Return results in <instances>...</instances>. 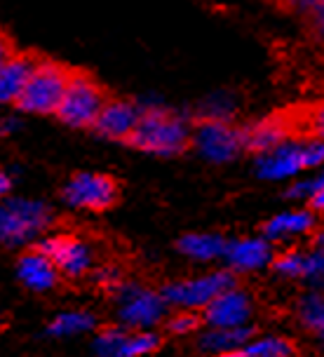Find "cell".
I'll list each match as a JSON object with an SVG mask.
<instances>
[{"mask_svg": "<svg viewBox=\"0 0 324 357\" xmlns=\"http://www.w3.org/2000/svg\"><path fill=\"white\" fill-rule=\"evenodd\" d=\"M294 343L284 336H261L242 348V357H294Z\"/></svg>", "mask_w": 324, "mask_h": 357, "instance_id": "23", "label": "cell"}, {"mask_svg": "<svg viewBox=\"0 0 324 357\" xmlns=\"http://www.w3.org/2000/svg\"><path fill=\"white\" fill-rule=\"evenodd\" d=\"M190 146L207 162L226 165L245 151L242 130L233 127L231 123H224V120H198V125L193 127Z\"/></svg>", "mask_w": 324, "mask_h": 357, "instance_id": "9", "label": "cell"}, {"mask_svg": "<svg viewBox=\"0 0 324 357\" xmlns=\"http://www.w3.org/2000/svg\"><path fill=\"white\" fill-rule=\"evenodd\" d=\"M317 339H320V341H322V346H324V331H322V334H317Z\"/></svg>", "mask_w": 324, "mask_h": 357, "instance_id": "34", "label": "cell"}, {"mask_svg": "<svg viewBox=\"0 0 324 357\" xmlns=\"http://www.w3.org/2000/svg\"><path fill=\"white\" fill-rule=\"evenodd\" d=\"M287 3H289L294 10H298V12H310V10H313V5L317 3V0H287Z\"/></svg>", "mask_w": 324, "mask_h": 357, "instance_id": "32", "label": "cell"}, {"mask_svg": "<svg viewBox=\"0 0 324 357\" xmlns=\"http://www.w3.org/2000/svg\"><path fill=\"white\" fill-rule=\"evenodd\" d=\"M36 247L40 252H45L47 257H52V261L59 268L61 275L78 280L85 273H90V268L94 264V252L85 240L78 235H45L36 242Z\"/></svg>", "mask_w": 324, "mask_h": 357, "instance_id": "11", "label": "cell"}, {"mask_svg": "<svg viewBox=\"0 0 324 357\" xmlns=\"http://www.w3.org/2000/svg\"><path fill=\"white\" fill-rule=\"evenodd\" d=\"M113 301H116L118 320L127 329L146 331L160 322H167L169 303L162 289L155 291L144 284L123 282L118 289H113Z\"/></svg>", "mask_w": 324, "mask_h": 357, "instance_id": "4", "label": "cell"}, {"mask_svg": "<svg viewBox=\"0 0 324 357\" xmlns=\"http://www.w3.org/2000/svg\"><path fill=\"white\" fill-rule=\"evenodd\" d=\"M19 127H22V125H19L17 118H5L3 120V134H15Z\"/></svg>", "mask_w": 324, "mask_h": 357, "instance_id": "33", "label": "cell"}, {"mask_svg": "<svg viewBox=\"0 0 324 357\" xmlns=\"http://www.w3.org/2000/svg\"><path fill=\"white\" fill-rule=\"evenodd\" d=\"M296 315H298V322L308 331L322 334L324 331V291L310 289L308 294H303L298 298Z\"/></svg>", "mask_w": 324, "mask_h": 357, "instance_id": "22", "label": "cell"}, {"mask_svg": "<svg viewBox=\"0 0 324 357\" xmlns=\"http://www.w3.org/2000/svg\"><path fill=\"white\" fill-rule=\"evenodd\" d=\"M254 169L265 181H287L306 169H324V139L291 137L277 149L256 155Z\"/></svg>", "mask_w": 324, "mask_h": 357, "instance_id": "2", "label": "cell"}, {"mask_svg": "<svg viewBox=\"0 0 324 357\" xmlns=\"http://www.w3.org/2000/svg\"><path fill=\"white\" fill-rule=\"evenodd\" d=\"M106 101L108 99L104 89L92 75L73 71L63 101L59 111H56V118L66 127H73V130H87V127H94V123H97Z\"/></svg>", "mask_w": 324, "mask_h": 357, "instance_id": "6", "label": "cell"}, {"mask_svg": "<svg viewBox=\"0 0 324 357\" xmlns=\"http://www.w3.org/2000/svg\"><path fill=\"white\" fill-rule=\"evenodd\" d=\"M301 123L306 127L308 137L324 139V101H317L315 106H310Z\"/></svg>", "mask_w": 324, "mask_h": 357, "instance_id": "27", "label": "cell"}, {"mask_svg": "<svg viewBox=\"0 0 324 357\" xmlns=\"http://www.w3.org/2000/svg\"><path fill=\"white\" fill-rule=\"evenodd\" d=\"M160 336L151 329L137 331L123 324L104 327L94 334L92 350L94 357H146L160 348Z\"/></svg>", "mask_w": 324, "mask_h": 357, "instance_id": "10", "label": "cell"}, {"mask_svg": "<svg viewBox=\"0 0 324 357\" xmlns=\"http://www.w3.org/2000/svg\"><path fill=\"white\" fill-rule=\"evenodd\" d=\"M308 207L315 214H324V169H320L313 176V193H310Z\"/></svg>", "mask_w": 324, "mask_h": 357, "instance_id": "28", "label": "cell"}, {"mask_svg": "<svg viewBox=\"0 0 324 357\" xmlns=\"http://www.w3.org/2000/svg\"><path fill=\"white\" fill-rule=\"evenodd\" d=\"M235 108V99L228 92H216L212 97H207L200 106V120H224V123H231Z\"/></svg>", "mask_w": 324, "mask_h": 357, "instance_id": "24", "label": "cell"}, {"mask_svg": "<svg viewBox=\"0 0 324 357\" xmlns=\"http://www.w3.org/2000/svg\"><path fill=\"white\" fill-rule=\"evenodd\" d=\"M287 139H291V123L284 116H270L242 127L245 151L254 153V155H263Z\"/></svg>", "mask_w": 324, "mask_h": 357, "instance_id": "16", "label": "cell"}, {"mask_svg": "<svg viewBox=\"0 0 324 357\" xmlns=\"http://www.w3.org/2000/svg\"><path fill=\"white\" fill-rule=\"evenodd\" d=\"M167 331L169 334H176V336H186V334H193V331L200 329L202 324V317L195 315V310H176L174 315L167 317Z\"/></svg>", "mask_w": 324, "mask_h": 357, "instance_id": "26", "label": "cell"}, {"mask_svg": "<svg viewBox=\"0 0 324 357\" xmlns=\"http://www.w3.org/2000/svg\"><path fill=\"white\" fill-rule=\"evenodd\" d=\"M272 247L270 240L261 238H235L228 240V250L224 261L228 271L233 273H254L265 266H272Z\"/></svg>", "mask_w": 324, "mask_h": 357, "instance_id": "15", "label": "cell"}, {"mask_svg": "<svg viewBox=\"0 0 324 357\" xmlns=\"http://www.w3.org/2000/svg\"><path fill=\"white\" fill-rule=\"evenodd\" d=\"M310 193H313V176L310 178H298L294 181L287 190V197L289 200H303L308 202L310 200Z\"/></svg>", "mask_w": 324, "mask_h": 357, "instance_id": "29", "label": "cell"}, {"mask_svg": "<svg viewBox=\"0 0 324 357\" xmlns=\"http://www.w3.org/2000/svg\"><path fill=\"white\" fill-rule=\"evenodd\" d=\"M193 142V127L162 104H141V120L127 144L148 155H181Z\"/></svg>", "mask_w": 324, "mask_h": 357, "instance_id": "1", "label": "cell"}, {"mask_svg": "<svg viewBox=\"0 0 324 357\" xmlns=\"http://www.w3.org/2000/svg\"><path fill=\"white\" fill-rule=\"evenodd\" d=\"M49 223H52V209L43 200L8 197L0 207V240L10 250L31 245L33 240H40Z\"/></svg>", "mask_w": 324, "mask_h": 357, "instance_id": "3", "label": "cell"}, {"mask_svg": "<svg viewBox=\"0 0 324 357\" xmlns=\"http://www.w3.org/2000/svg\"><path fill=\"white\" fill-rule=\"evenodd\" d=\"M272 271L287 280H303L306 273V252L287 250L272 259Z\"/></svg>", "mask_w": 324, "mask_h": 357, "instance_id": "25", "label": "cell"}, {"mask_svg": "<svg viewBox=\"0 0 324 357\" xmlns=\"http://www.w3.org/2000/svg\"><path fill=\"white\" fill-rule=\"evenodd\" d=\"M310 17V26H313V33L317 36V40L324 45V0H317L313 5V10L308 12Z\"/></svg>", "mask_w": 324, "mask_h": 357, "instance_id": "30", "label": "cell"}, {"mask_svg": "<svg viewBox=\"0 0 324 357\" xmlns=\"http://www.w3.org/2000/svg\"><path fill=\"white\" fill-rule=\"evenodd\" d=\"M141 120V104L130 99H108L92 130L111 142H130Z\"/></svg>", "mask_w": 324, "mask_h": 357, "instance_id": "13", "label": "cell"}, {"mask_svg": "<svg viewBox=\"0 0 324 357\" xmlns=\"http://www.w3.org/2000/svg\"><path fill=\"white\" fill-rule=\"evenodd\" d=\"M71 73L73 71L56 61H38L26 89L15 106L31 116H56L68 82H71Z\"/></svg>", "mask_w": 324, "mask_h": 357, "instance_id": "5", "label": "cell"}, {"mask_svg": "<svg viewBox=\"0 0 324 357\" xmlns=\"http://www.w3.org/2000/svg\"><path fill=\"white\" fill-rule=\"evenodd\" d=\"M118 181L101 172H78L61 188V200L85 212H106L118 202Z\"/></svg>", "mask_w": 324, "mask_h": 357, "instance_id": "8", "label": "cell"}, {"mask_svg": "<svg viewBox=\"0 0 324 357\" xmlns=\"http://www.w3.org/2000/svg\"><path fill=\"white\" fill-rule=\"evenodd\" d=\"M254 315V301L249 291L240 289L238 284L219 294L212 303L202 310V322L214 329H235L249 327Z\"/></svg>", "mask_w": 324, "mask_h": 357, "instance_id": "12", "label": "cell"}, {"mask_svg": "<svg viewBox=\"0 0 324 357\" xmlns=\"http://www.w3.org/2000/svg\"><path fill=\"white\" fill-rule=\"evenodd\" d=\"M36 66L38 59H33V56L5 52L3 61H0V101L3 104H17V99L26 89Z\"/></svg>", "mask_w": 324, "mask_h": 357, "instance_id": "17", "label": "cell"}, {"mask_svg": "<svg viewBox=\"0 0 324 357\" xmlns=\"http://www.w3.org/2000/svg\"><path fill=\"white\" fill-rule=\"evenodd\" d=\"M315 212L313 209H287V212H279L270 216L263 223V238L270 242L298 238V235H306L315 231Z\"/></svg>", "mask_w": 324, "mask_h": 357, "instance_id": "18", "label": "cell"}, {"mask_svg": "<svg viewBox=\"0 0 324 357\" xmlns=\"http://www.w3.org/2000/svg\"><path fill=\"white\" fill-rule=\"evenodd\" d=\"M12 186H15V178H12L10 172H0V193L8 195Z\"/></svg>", "mask_w": 324, "mask_h": 357, "instance_id": "31", "label": "cell"}, {"mask_svg": "<svg viewBox=\"0 0 324 357\" xmlns=\"http://www.w3.org/2000/svg\"><path fill=\"white\" fill-rule=\"evenodd\" d=\"M254 341V327H235V329H214L207 327L198 336V346L202 353L219 355V353H242V348Z\"/></svg>", "mask_w": 324, "mask_h": 357, "instance_id": "19", "label": "cell"}, {"mask_svg": "<svg viewBox=\"0 0 324 357\" xmlns=\"http://www.w3.org/2000/svg\"><path fill=\"white\" fill-rule=\"evenodd\" d=\"M176 250L193 261H216L226 257L228 240L219 233H186L176 242Z\"/></svg>", "mask_w": 324, "mask_h": 357, "instance_id": "20", "label": "cell"}, {"mask_svg": "<svg viewBox=\"0 0 324 357\" xmlns=\"http://www.w3.org/2000/svg\"><path fill=\"white\" fill-rule=\"evenodd\" d=\"M233 271H212L205 275H195L186 280H174V282L162 287V294L167 298L169 308L176 310H205L209 303L226 289L235 287Z\"/></svg>", "mask_w": 324, "mask_h": 357, "instance_id": "7", "label": "cell"}, {"mask_svg": "<svg viewBox=\"0 0 324 357\" xmlns=\"http://www.w3.org/2000/svg\"><path fill=\"white\" fill-rule=\"evenodd\" d=\"M97 327V317L87 310H66L54 315L45 327L49 339H71L78 334H90Z\"/></svg>", "mask_w": 324, "mask_h": 357, "instance_id": "21", "label": "cell"}, {"mask_svg": "<svg viewBox=\"0 0 324 357\" xmlns=\"http://www.w3.org/2000/svg\"><path fill=\"white\" fill-rule=\"evenodd\" d=\"M59 275L61 273L52 261V257H47L45 252H40L36 245L17 259V278L29 291L45 294V291L56 287Z\"/></svg>", "mask_w": 324, "mask_h": 357, "instance_id": "14", "label": "cell"}]
</instances>
